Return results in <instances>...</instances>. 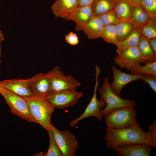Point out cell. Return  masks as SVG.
Returning a JSON list of instances; mask_svg holds the SVG:
<instances>
[{
	"mask_svg": "<svg viewBox=\"0 0 156 156\" xmlns=\"http://www.w3.org/2000/svg\"><path fill=\"white\" fill-rule=\"evenodd\" d=\"M100 69L97 65L95 66V82L92 98L83 113L77 118L70 121L69 124L70 127H73L81 120L90 116L94 117L99 121L101 120L103 116L101 114V108L105 107L106 104L104 102L101 100H98L97 97L96 93L99 85V78Z\"/></svg>",
	"mask_w": 156,
	"mask_h": 156,
	"instance_id": "7",
	"label": "cell"
},
{
	"mask_svg": "<svg viewBox=\"0 0 156 156\" xmlns=\"http://www.w3.org/2000/svg\"><path fill=\"white\" fill-rule=\"evenodd\" d=\"M149 43L152 49L155 54L156 55V38L150 39Z\"/></svg>",
	"mask_w": 156,
	"mask_h": 156,
	"instance_id": "34",
	"label": "cell"
},
{
	"mask_svg": "<svg viewBox=\"0 0 156 156\" xmlns=\"http://www.w3.org/2000/svg\"><path fill=\"white\" fill-rule=\"evenodd\" d=\"M106 146L114 149L136 143H144L155 147L147 132L144 131L136 121L132 126L125 129H113L107 128L105 137Z\"/></svg>",
	"mask_w": 156,
	"mask_h": 156,
	"instance_id": "1",
	"label": "cell"
},
{
	"mask_svg": "<svg viewBox=\"0 0 156 156\" xmlns=\"http://www.w3.org/2000/svg\"><path fill=\"white\" fill-rule=\"evenodd\" d=\"M65 39L67 43L72 46H75L79 43L78 37L76 34L72 31L65 36Z\"/></svg>",
	"mask_w": 156,
	"mask_h": 156,
	"instance_id": "31",
	"label": "cell"
},
{
	"mask_svg": "<svg viewBox=\"0 0 156 156\" xmlns=\"http://www.w3.org/2000/svg\"><path fill=\"white\" fill-rule=\"evenodd\" d=\"M0 30H1V29H0Z\"/></svg>",
	"mask_w": 156,
	"mask_h": 156,
	"instance_id": "38",
	"label": "cell"
},
{
	"mask_svg": "<svg viewBox=\"0 0 156 156\" xmlns=\"http://www.w3.org/2000/svg\"><path fill=\"white\" fill-rule=\"evenodd\" d=\"M101 96V100L105 103V108L101 110V114L106 116L112 110L122 107L134 108L136 106V102L133 100L125 99L115 94L112 90L109 79L105 77L102 86L99 89Z\"/></svg>",
	"mask_w": 156,
	"mask_h": 156,
	"instance_id": "3",
	"label": "cell"
},
{
	"mask_svg": "<svg viewBox=\"0 0 156 156\" xmlns=\"http://www.w3.org/2000/svg\"><path fill=\"white\" fill-rule=\"evenodd\" d=\"M147 132L152 141L156 144V120L149 125Z\"/></svg>",
	"mask_w": 156,
	"mask_h": 156,
	"instance_id": "32",
	"label": "cell"
},
{
	"mask_svg": "<svg viewBox=\"0 0 156 156\" xmlns=\"http://www.w3.org/2000/svg\"></svg>",
	"mask_w": 156,
	"mask_h": 156,
	"instance_id": "40",
	"label": "cell"
},
{
	"mask_svg": "<svg viewBox=\"0 0 156 156\" xmlns=\"http://www.w3.org/2000/svg\"><path fill=\"white\" fill-rule=\"evenodd\" d=\"M115 26L119 42L125 39L134 28L130 21H121Z\"/></svg>",
	"mask_w": 156,
	"mask_h": 156,
	"instance_id": "24",
	"label": "cell"
},
{
	"mask_svg": "<svg viewBox=\"0 0 156 156\" xmlns=\"http://www.w3.org/2000/svg\"><path fill=\"white\" fill-rule=\"evenodd\" d=\"M93 16L91 5L78 6L66 20L74 21L76 24L75 29L78 32L83 29Z\"/></svg>",
	"mask_w": 156,
	"mask_h": 156,
	"instance_id": "14",
	"label": "cell"
},
{
	"mask_svg": "<svg viewBox=\"0 0 156 156\" xmlns=\"http://www.w3.org/2000/svg\"><path fill=\"white\" fill-rule=\"evenodd\" d=\"M144 65H141L130 70L133 74H145L156 76V61L144 63Z\"/></svg>",
	"mask_w": 156,
	"mask_h": 156,
	"instance_id": "25",
	"label": "cell"
},
{
	"mask_svg": "<svg viewBox=\"0 0 156 156\" xmlns=\"http://www.w3.org/2000/svg\"><path fill=\"white\" fill-rule=\"evenodd\" d=\"M149 40L141 36L138 47L140 51L142 62L156 61V55L152 49Z\"/></svg>",
	"mask_w": 156,
	"mask_h": 156,
	"instance_id": "19",
	"label": "cell"
},
{
	"mask_svg": "<svg viewBox=\"0 0 156 156\" xmlns=\"http://www.w3.org/2000/svg\"><path fill=\"white\" fill-rule=\"evenodd\" d=\"M152 18L141 5L132 7L131 16L129 21L134 28H141Z\"/></svg>",
	"mask_w": 156,
	"mask_h": 156,
	"instance_id": "17",
	"label": "cell"
},
{
	"mask_svg": "<svg viewBox=\"0 0 156 156\" xmlns=\"http://www.w3.org/2000/svg\"><path fill=\"white\" fill-rule=\"evenodd\" d=\"M153 147L144 143H136L115 149L120 156H150Z\"/></svg>",
	"mask_w": 156,
	"mask_h": 156,
	"instance_id": "15",
	"label": "cell"
},
{
	"mask_svg": "<svg viewBox=\"0 0 156 156\" xmlns=\"http://www.w3.org/2000/svg\"><path fill=\"white\" fill-rule=\"evenodd\" d=\"M51 130L63 156H75L79 148L75 136L68 130L60 131L53 125Z\"/></svg>",
	"mask_w": 156,
	"mask_h": 156,
	"instance_id": "8",
	"label": "cell"
},
{
	"mask_svg": "<svg viewBox=\"0 0 156 156\" xmlns=\"http://www.w3.org/2000/svg\"><path fill=\"white\" fill-rule=\"evenodd\" d=\"M105 117L107 128L121 129L133 125L137 121V115L134 108L122 107L112 110Z\"/></svg>",
	"mask_w": 156,
	"mask_h": 156,
	"instance_id": "4",
	"label": "cell"
},
{
	"mask_svg": "<svg viewBox=\"0 0 156 156\" xmlns=\"http://www.w3.org/2000/svg\"><path fill=\"white\" fill-rule=\"evenodd\" d=\"M23 98L27 101L31 114L37 123L47 131L51 129V115L55 108L44 98L35 96Z\"/></svg>",
	"mask_w": 156,
	"mask_h": 156,
	"instance_id": "2",
	"label": "cell"
},
{
	"mask_svg": "<svg viewBox=\"0 0 156 156\" xmlns=\"http://www.w3.org/2000/svg\"><path fill=\"white\" fill-rule=\"evenodd\" d=\"M2 86L0 85V94H1L2 90Z\"/></svg>",
	"mask_w": 156,
	"mask_h": 156,
	"instance_id": "37",
	"label": "cell"
},
{
	"mask_svg": "<svg viewBox=\"0 0 156 156\" xmlns=\"http://www.w3.org/2000/svg\"><path fill=\"white\" fill-rule=\"evenodd\" d=\"M141 29L134 28L125 39L119 42L116 51L117 53L125 49L138 46L141 36Z\"/></svg>",
	"mask_w": 156,
	"mask_h": 156,
	"instance_id": "20",
	"label": "cell"
},
{
	"mask_svg": "<svg viewBox=\"0 0 156 156\" xmlns=\"http://www.w3.org/2000/svg\"><path fill=\"white\" fill-rule=\"evenodd\" d=\"M132 7L140 5L141 0H127Z\"/></svg>",
	"mask_w": 156,
	"mask_h": 156,
	"instance_id": "35",
	"label": "cell"
},
{
	"mask_svg": "<svg viewBox=\"0 0 156 156\" xmlns=\"http://www.w3.org/2000/svg\"><path fill=\"white\" fill-rule=\"evenodd\" d=\"M78 6L77 0H56L51 8L55 17L66 20Z\"/></svg>",
	"mask_w": 156,
	"mask_h": 156,
	"instance_id": "16",
	"label": "cell"
},
{
	"mask_svg": "<svg viewBox=\"0 0 156 156\" xmlns=\"http://www.w3.org/2000/svg\"><path fill=\"white\" fill-rule=\"evenodd\" d=\"M4 38L1 30H0V65L1 64V44L4 41Z\"/></svg>",
	"mask_w": 156,
	"mask_h": 156,
	"instance_id": "36",
	"label": "cell"
},
{
	"mask_svg": "<svg viewBox=\"0 0 156 156\" xmlns=\"http://www.w3.org/2000/svg\"><path fill=\"white\" fill-rule=\"evenodd\" d=\"M46 74L50 81L51 92L66 90H76L81 86L80 82L71 75L64 74L59 66H55Z\"/></svg>",
	"mask_w": 156,
	"mask_h": 156,
	"instance_id": "6",
	"label": "cell"
},
{
	"mask_svg": "<svg viewBox=\"0 0 156 156\" xmlns=\"http://www.w3.org/2000/svg\"><path fill=\"white\" fill-rule=\"evenodd\" d=\"M141 36L149 40L156 38V19H151L141 29Z\"/></svg>",
	"mask_w": 156,
	"mask_h": 156,
	"instance_id": "27",
	"label": "cell"
},
{
	"mask_svg": "<svg viewBox=\"0 0 156 156\" xmlns=\"http://www.w3.org/2000/svg\"><path fill=\"white\" fill-rule=\"evenodd\" d=\"M78 6H86L91 5L94 0H77Z\"/></svg>",
	"mask_w": 156,
	"mask_h": 156,
	"instance_id": "33",
	"label": "cell"
},
{
	"mask_svg": "<svg viewBox=\"0 0 156 156\" xmlns=\"http://www.w3.org/2000/svg\"><path fill=\"white\" fill-rule=\"evenodd\" d=\"M1 94L12 114L29 122L37 123L31 114L27 101L23 97L3 86Z\"/></svg>",
	"mask_w": 156,
	"mask_h": 156,
	"instance_id": "5",
	"label": "cell"
},
{
	"mask_svg": "<svg viewBox=\"0 0 156 156\" xmlns=\"http://www.w3.org/2000/svg\"><path fill=\"white\" fill-rule=\"evenodd\" d=\"M112 69L113 75L112 83L110 84L112 91L116 95L120 96L121 91L126 84L130 82L140 79L142 74H128L120 70L114 66Z\"/></svg>",
	"mask_w": 156,
	"mask_h": 156,
	"instance_id": "11",
	"label": "cell"
},
{
	"mask_svg": "<svg viewBox=\"0 0 156 156\" xmlns=\"http://www.w3.org/2000/svg\"><path fill=\"white\" fill-rule=\"evenodd\" d=\"M117 54L113 60L121 69L125 68L130 71L140 65L142 63L138 46L125 49Z\"/></svg>",
	"mask_w": 156,
	"mask_h": 156,
	"instance_id": "10",
	"label": "cell"
},
{
	"mask_svg": "<svg viewBox=\"0 0 156 156\" xmlns=\"http://www.w3.org/2000/svg\"><path fill=\"white\" fill-rule=\"evenodd\" d=\"M113 10L121 21H129L132 6L127 0H117Z\"/></svg>",
	"mask_w": 156,
	"mask_h": 156,
	"instance_id": "22",
	"label": "cell"
},
{
	"mask_svg": "<svg viewBox=\"0 0 156 156\" xmlns=\"http://www.w3.org/2000/svg\"><path fill=\"white\" fill-rule=\"evenodd\" d=\"M115 0L116 1V0Z\"/></svg>",
	"mask_w": 156,
	"mask_h": 156,
	"instance_id": "39",
	"label": "cell"
},
{
	"mask_svg": "<svg viewBox=\"0 0 156 156\" xmlns=\"http://www.w3.org/2000/svg\"><path fill=\"white\" fill-rule=\"evenodd\" d=\"M31 77L26 79H11L0 82V85L25 98L34 96L30 88Z\"/></svg>",
	"mask_w": 156,
	"mask_h": 156,
	"instance_id": "12",
	"label": "cell"
},
{
	"mask_svg": "<svg viewBox=\"0 0 156 156\" xmlns=\"http://www.w3.org/2000/svg\"><path fill=\"white\" fill-rule=\"evenodd\" d=\"M97 17L104 26L110 24L115 25L121 21L113 10L102 14Z\"/></svg>",
	"mask_w": 156,
	"mask_h": 156,
	"instance_id": "28",
	"label": "cell"
},
{
	"mask_svg": "<svg viewBox=\"0 0 156 156\" xmlns=\"http://www.w3.org/2000/svg\"><path fill=\"white\" fill-rule=\"evenodd\" d=\"M49 142L47 151L45 156H63L62 153L55 139L53 133L51 129L47 131Z\"/></svg>",
	"mask_w": 156,
	"mask_h": 156,
	"instance_id": "26",
	"label": "cell"
},
{
	"mask_svg": "<svg viewBox=\"0 0 156 156\" xmlns=\"http://www.w3.org/2000/svg\"><path fill=\"white\" fill-rule=\"evenodd\" d=\"M101 38H102L105 42L114 44L117 47L119 42L115 26L114 25L110 24L104 26Z\"/></svg>",
	"mask_w": 156,
	"mask_h": 156,
	"instance_id": "23",
	"label": "cell"
},
{
	"mask_svg": "<svg viewBox=\"0 0 156 156\" xmlns=\"http://www.w3.org/2000/svg\"><path fill=\"white\" fill-rule=\"evenodd\" d=\"M115 4V0H94L91 4L93 16L97 17L113 10Z\"/></svg>",
	"mask_w": 156,
	"mask_h": 156,
	"instance_id": "21",
	"label": "cell"
},
{
	"mask_svg": "<svg viewBox=\"0 0 156 156\" xmlns=\"http://www.w3.org/2000/svg\"><path fill=\"white\" fill-rule=\"evenodd\" d=\"M83 95L81 92L66 90L51 92L44 98L55 108L62 109L76 104Z\"/></svg>",
	"mask_w": 156,
	"mask_h": 156,
	"instance_id": "9",
	"label": "cell"
},
{
	"mask_svg": "<svg viewBox=\"0 0 156 156\" xmlns=\"http://www.w3.org/2000/svg\"><path fill=\"white\" fill-rule=\"evenodd\" d=\"M104 26L98 17L93 16L82 30L88 38L94 39L101 37Z\"/></svg>",
	"mask_w": 156,
	"mask_h": 156,
	"instance_id": "18",
	"label": "cell"
},
{
	"mask_svg": "<svg viewBox=\"0 0 156 156\" xmlns=\"http://www.w3.org/2000/svg\"><path fill=\"white\" fill-rule=\"evenodd\" d=\"M140 80L148 84L152 90L156 92V76L142 74V76Z\"/></svg>",
	"mask_w": 156,
	"mask_h": 156,
	"instance_id": "30",
	"label": "cell"
},
{
	"mask_svg": "<svg viewBox=\"0 0 156 156\" xmlns=\"http://www.w3.org/2000/svg\"><path fill=\"white\" fill-rule=\"evenodd\" d=\"M140 5L151 17L156 19V0H141Z\"/></svg>",
	"mask_w": 156,
	"mask_h": 156,
	"instance_id": "29",
	"label": "cell"
},
{
	"mask_svg": "<svg viewBox=\"0 0 156 156\" xmlns=\"http://www.w3.org/2000/svg\"><path fill=\"white\" fill-rule=\"evenodd\" d=\"M30 86L36 96L45 98L51 92L50 81L46 73H39L32 77Z\"/></svg>",
	"mask_w": 156,
	"mask_h": 156,
	"instance_id": "13",
	"label": "cell"
}]
</instances>
